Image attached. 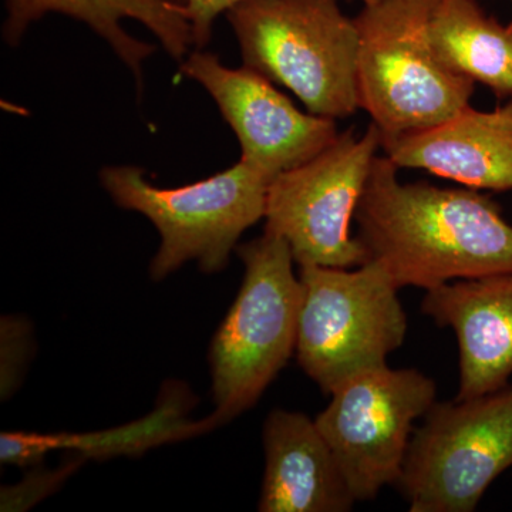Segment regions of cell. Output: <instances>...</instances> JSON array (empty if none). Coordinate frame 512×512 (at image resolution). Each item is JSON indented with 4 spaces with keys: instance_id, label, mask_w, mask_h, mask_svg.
<instances>
[{
    "instance_id": "1",
    "label": "cell",
    "mask_w": 512,
    "mask_h": 512,
    "mask_svg": "<svg viewBox=\"0 0 512 512\" xmlns=\"http://www.w3.org/2000/svg\"><path fill=\"white\" fill-rule=\"evenodd\" d=\"M375 158L356 211L357 239L397 288L437 286L512 272V225L473 188L404 184Z\"/></svg>"
},
{
    "instance_id": "2",
    "label": "cell",
    "mask_w": 512,
    "mask_h": 512,
    "mask_svg": "<svg viewBox=\"0 0 512 512\" xmlns=\"http://www.w3.org/2000/svg\"><path fill=\"white\" fill-rule=\"evenodd\" d=\"M244 66L291 90L309 113L355 114L359 33L338 0H241L227 10Z\"/></svg>"
},
{
    "instance_id": "3",
    "label": "cell",
    "mask_w": 512,
    "mask_h": 512,
    "mask_svg": "<svg viewBox=\"0 0 512 512\" xmlns=\"http://www.w3.org/2000/svg\"><path fill=\"white\" fill-rule=\"evenodd\" d=\"M245 274L212 339L211 429L247 412L296 352L302 284L288 242L272 232L237 247Z\"/></svg>"
},
{
    "instance_id": "4",
    "label": "cell",
    "mask_w": 512,
    "mask_h": 512,
    "mask_svg": "<svg viewBox=\"0 0 512 512\" xmlns=\"http://www.w3.org/2000/svg\"><path fill=\"white\" fill-rule=\"evenodd\" d=\"M437 0H376L355 18L357 99L383 144L436 126L470 106L476 83L450 72L429 39Z\"/></svg>"
},
{
    "instance_id": "5",
    "label": "cell",
    "mask_w": 512,
    "mask_h": 512,
    "mask_svg": "<svg viewBox=\"0 0 512 512\" xmlns=\"http://www.w3.org/2000/svg\"><path fill=\"white\" fill-rule=\"evenodd\" d=\"M100 180L119 207L146 215L160 232L161 245L150 265L153 281L190 261L205 274L224 271L241 235L265 218L272 183L242 160L180 188H158L131 165L103 168Z\"/></svg>"
},
{
    "instance_id": "6",
    "label": "cell",
    "mask_w": 512,
    "mask_h": 512,
    "mask_svg": "<svg viewBox=\"0 0 512 512\" xmlns=\"http://www.w3.org/2000/svg\"><path fill=\"white\" fill-rule=\"evenodd\" d=\"M296 356L320 390L332 394L357 375L387 366L403 345L407 315L400 289L373 261L353 268L301 266Z\"/></svg>"
},
{
    "instance_id": "7",
    "label": "cell",
    "mask_w": 512,
    "mask_h": 512,
    "mask_svg": "<svg viewBox=\"0 0 512 512\" xmlns=\"http://www.w3.org/2000/svg\"><path fill=\"white\" fill-rule=\"evenodd\" d=\"M512 468V383L467 400L436 402L413 431L402 476L410 512H473Z\"/></svg>"
},
{
    "instance_id": "8",
    "label": "cell",
    "mask_w": 512,
    "mask_h": 512,
    "mask_svg": "<svg viewBox=\"0 0 512 512\" xmlns=\"http://www.w3.org/2000/svg\"><path fill=\"white\" fill-rule=\"evenodd\" d=\"M380 147L382 136L375 124L362 136L348 130L308 163L272 180L265 231L288 242L296 264L329 268L366 264V249L350 235V224Z\"/></svg>"
},
{
    "instance_id": "9",
    "label": "cell",
    "mask_w": 512,
    "mask_h": 512,
    "mask_svg": "<svg viewBox=\"0 0 512 512\" xmlns=\"http://www.w3.org/2000/svg\"><path fill=\"white\" fill-rule=\"evenodd\" d=\"M330 397L316 424L353 497L373 500L399 483L414 423L436 403V383L416 369L383 366L352 377Z\"/></svg>"
},
{
    "instance_id": "10",
    "label": "cell",
    "mask_w": 512,
    "mask_h": 512,
    "mask_svg": "<svg viewBox=\"0 0 512 512\" xmlns=\"http://www.w3.org/2000/svg\"><path fill=\"white\" fill-rule=\"evenodd\" d=\"M181 72L211 94L237 134L241 160L274 180L308 163L339 136L336 120L302 113L291 100L249 67L229 69L212 53L198 49Z\"/></svg>"
},
{
    "instance_id": "11",
    "label": "cell",
    "mask_w": 512,
    "mask_h": 512,
    "mask_svg": "<svg viewBox=\"0 0 512 512\" xmlns=\"http://www.w3.org/2000/svg\"><path fill=\"white\" fill-rule=\"evenodd\" d=\"M421 311L456 333L467 400L504 389L512 377V272L461 279L426 291Z\"/></svg>"
},
{
    "instance_id": "12",
    "label": "cell",
    "mask_w": 512,
    "mask_h": 512,
    "mask_svg": "<svg viewBox=\"0 0 512 512\" xmlns=\"http://www.w3.org/2000/svg\"><path fill=\"white\" fill-rule=\"evenodd\" d=\"M382 147L399 168H420L473 190L510 191L512 99L493 111L468 106Z\"/></svg>"
},
{
    "instance_id": "13",
    "label": "cell",
    "mask_w": 512,
    "mask_h": 512,
    "mask_svg": "<svg viewBox=\"0 0 512 512\" xmlns=\"http://www.w3.org/2000/svg\"><path fill=\"white\" fill-rule=\"evenodd\" d=\"M265 474L258 511L348 512L357 503L315 420L276 409L264 424Z\"/></svg>"
},
{
    "instance_id": "14",
    "label": "cell",
    "mask_w": 512,
    "mask_h": 512,
    "mask_svg": "<svg viewBox=\"0 0 512 512\" xmlns=\"http://www.w3.org/2000/svg\"><path fill=\"white\" fill-rule=\"evenodd\" d=\"M6 12L3 39L10 46H18L29 26L47 13H62L86 23L133 72L140 92L143 63L156 52V46L128 35L121 20L143 23L178 62H183L194 46L184 0H6Z\"/></svg>"
},
{
    "instance_id": "15",
    "label": "cell",
    "mask_w": 512,
    "mask_h": 512,
    "mask_svg": "<svg viewBox=\"0 0 512 512\" xmlns=\"http://www.w3.org/2000/svg\"><path fill=\"white\" fill-rule=\"evenodd\" d=\"M188 393L180 384L161 394L153 413L128 426L86 434H37L23 431H6L0 434V460L12 466H35L49 451H76L77 456L110 458L123 454H140L151 447L170 441L187 439L211 430L208 419L191 421L188 412Z\"/></svg>"
},
{
    "instance_id": "16",
    "label": "cell",
    "mask_w": 512,
    "mask_h": 512,
    "mask_svg": "<svg viewBox=\"0 0 512 512\" xmlns=\"http://www.w3.org/2000/svg\"><path fill=\"white\" fill-rule=\"evenodd\" d=\"M429 39L444 67L484 84L498 97H512V20L487 15L477 0H437Z\"/></svg>"
},
{
    "instance_id": "17",
    "label": "cell",
    "mask_w": 512,
    "mask_h": 512,
    "mask_svg": "<svg viewBox=\"0 0 512 512\" xmlns=\"http://www.w3.org/2000/svg\"><path fill=\"white\" fill-rule=\"evenodd\" d=\"M83 457L77 456L70 463L57 470L33 471L25 480L12 487H2V511H26L42 501L47 495L55 493L77 467L83 463Z\"/></svg>"
},
{
    "instance_id": "18",
    "label": "cell",
    "mask_w": 512,
    "mask_h": 512,
    "mask_svg": "<svg viewBox=\"0 0 512 512\" xmlns=\"http://www.w3.org/2000/svg\"><path fill=\"white\" fill-rule=\"evenodd\" d=\"M2 397L8 399L15 392L22 377L23 366L28 362L32 348L30 326L19 318H2Z\"/></svg>"
},
{
    "instance_id": "19",
    "label": "cell",
    "mask_w": 512,
    "mask_h": 512,
    "mask_svg": "<svg viewBox=\"0 0 512 512\" xmlns=\"http://www.w3.org/2000/svg\"><path fill=\"white\" fill-rule=\"evenodd\" d=\"M241 0H184L185 15L190 20L194 46L202 49L211 40L214 22L221 13L237 5ZM363 5L376 0H359Z\"/></svg>"
},
{
    "instance_id": "20",
    "label": "cell",
    "mask_w": 512,
    "mask_h": 512,
    "mask_svg": "<svg viewBox=\"0 0 512 512\" xmlns=\"http://www.w3.org/2000/svg\"><path fill=\"white\" fill-rule=\"evenodd\" d=\"M510 2L512 3V0H510Z\"/></svg>"
},
{
    "instance_id": "21",
    "label": "cell",
    "mask_w": 512,
    "mask_h": 512,
    "mask_svg": "<svg viewBox=\"0 0 512 512\" xmlns=\"http://www.w3.org/2000/svg\"><path fill=\"white\" fill-rule=\"evenodd\" d=\"M511 99H512V97H511Z\"/></svg>"
}]
</instances>
